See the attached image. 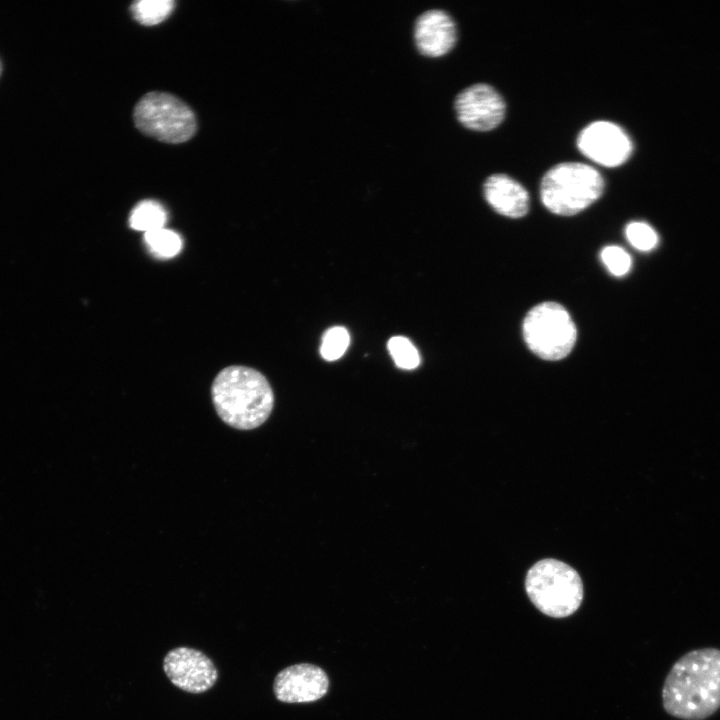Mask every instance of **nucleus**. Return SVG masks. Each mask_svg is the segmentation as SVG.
<instances>
[{
  "instance_id": "20",
  "label": "nucleus",
  "mask_w": 720,
  "mask_h": 720,
  "mask_svg": "<svg viewBox=\"0 0 720 720\" xmlns=\"http://www.w3.org/2000/svg\"><path fill=\"white\" fill-rule=\"evenodd\" d=\"M0 72H1V63H0Z\"/></svg>"
},
{
  "instance_id": "16",
  "label": "nucleus",
  "mask_w": 720,
  "mask_h": 720,
  "mask_svg": "<svg viewBox=\"0 0 720 720\" xmlns=\"http://www.w3.org/2000/svg\"><path fill=\"white\" fill-rule=\"evenodd\" d=\"M349 343L350 336L346 328L332 327L322 337L320 354L327 361L337 360L345 353Z\"/></svg>"
},
{
  "instance_id": "17",
  "label": "nucleus",
  "mask_w": 720,
  "mask_h": 720,
  "mask_svg": "<svg viewBox=\"0 0 720 720\" xmlns=\"http://www.w3.org/2000/svg\"><path fill=\"white\" fill-rule=\"evenodd\" d=\"M387 346L390 355L399 368L411 370L419 365V353L411 341L406 337H392L388 341Z\"/></svg>"
},
{
  "instance_id": "11",
  "label": "nucleus",
  "mask_w": 720,
  "mask_h": 720,
  "mask_svg": "<svg viewBox=\"0 0 720 720\" xmlns=\"http://www.w3.org/2000/svg\"><path fill=\"white\" fill-rule=\"evenodd\" d=\"M457 31L452 17L441 9L420 14L414 25V40L418 51L430 57L448 53L455 45Z\"/></svg>"
},
{
  "instance_id": "4",
  "label": "nucleus",
  "mask_w": 720,
  "mask_h": 720,
  "mask_svg": "<svg viewBox=\"0 0 720 720\" xmlns=\"http://www.w3.org/2000/svg\"><path fill=\"white\" fill-rule=\"evenodd\" d=\"M603 190L604 180L595 168L584 163L565 162L544 175L540 197L550 212L570 216L594 203Z\"/></svg>"
},
{
  "instance_id": "10",
  "label": "nucleus",
  "mask_w": 720,
  "mask_h": 720,
  "mask_svg": "<svg viewBox=\"0 0 720 720\" xmlns=\"http://www.w3.org/2000/svg\"><path fill=\"white\" fill-rule=\"evenodd\" d=\"M329 690V677L319 666L299 663L281 670L275 677L273 692L285 703H309L324 697Z\"/></svg>"
},
{
  "instance_id": "14",
  "label": "nucleus",
  "mask_w": 720,
  "mask_h": 720,
  "mask_svg": "<svg viewBox=\"0 0 720 720\" xmlns=\"http://www.w3.org/2000/svg\"><path fill=\"white\" fill-rule=\"evenodd\" d=\"M174 6L172 0H139L131 5V13L140 24L151 26L164 21Z\"/></svg>"
},
{
  "instance_id": "13",
  "label": "nucleus",
  "mask_w": 720,
  "mask_h": 720,
  "mask_svg": "<svg viewBox=\"0 0 720 720\" xmlns=\"http://www.w3.org/2000/svg\"><path fill=\"white\" fill-rule=\"evenodd\" d=\"M167 213L163 206L154 200H143L132 210L129 218L134 230L149 232L164 228Z\"/></svg>"
},
{
  "instance_id": "3",
  "label": "nucleus",
  "mask_w": 720,
  "mask_h": 720,
  "mask_svg": "<svg viewBox=\"0 0 720 720\" xmlns=\"http://www.w3.org/2000/svg\"><path fill=\"white\" fill-rule=\"evenodd\" d=\"M526 593L543 614L563 618L577 611L583 600V583L577 571L556 559L534 564L525 579Z\"/></svg>"
},
{
  "instance_id": "15",
  "label": "nucleus",
  "mask_w": 720,
  "mask_h": 720,
  "mask_svg": "<svg viewBox=\"0 0 720 720\" xmlns=\"http://www.w3.org/2000/svg\"><path fill=\"white\" fill-rule=\"evenodd\" d=\"M144 239L151 251L163 258L174 257L182 248L180 236L165 228L145 232Z\"/></svg>"
},
{
  "instance_id": "8",
  "label": "nucleus",
  "mask_w": 720,
  "mask_h": 720,
  "mask_svg": "<svg viewBox=\"0 0 720 720\" xmlns=\"http://www.w3.org/2000/svg\"><path fill=\"white\" fill-rule=\"evenodd\" d=\"M577 146L590 160L606 167L623 164L631 155L632 142L615 123L595 121L578 135Z\"/></svg>"
},
{
  "instance_id": "7",
  "label": "nucleus",
  "mask_w": 720,
  "mask_h": 720,
  "mask_svg": "<svg viewBox=\"0 0 720 720\" xmlns=\"http://www.w3.org/2000/svg\"><path fill=\"white\" fill-rule=\"evenodd\" d=\"M163 670L176 687L193 694L206 692L218 679L212 660L189 647L170 650L164 657Z\"/></svg>"
},
{
  "instance_id": "6",
  "label": "nucleus",
  "mask_w": 720,
  "mask_h": 720,
  "mask_svg": "<svg viewBox=\"0 0 720 720\" xmlns=\"http://www.w3.org/2000/svg\"><path fill=\"white\" fill-rule=\"evenodd\" d=\"M522 333L527 347L548 361L568 356L577 339V329L570 314L556 302L534 306L523 320Z\"/></svg>"
},
{
  "instance_id": "1",
  "label": "nucleus",
  "mask_w": 720,
  "mask_h": 720,
  "mask_svg": "<svg viewBox=\"0 0 720 720\" xmlns=\"http://www.w3.org/2000/svg\"><path fill=\"white\" fill-rule=\"evenodd\" d=\"M662 705L680 720H706L720 709V649H693L671 667L662 687Z\"/></svg>"
},
{
  "instance_id": "18",
  "label": "nucleus",
  "mask_w": 720,
  "mask_h": 720,
  "mask_svg": "<svg viewBox=\"0 0 720 720\" xmlns=\"http://www.w3.org/2000/svg\"><path fill=\"white\" fill-rule=\"evenodd\" d=\"M625 235L630 244L640 251H650L658 243L657 233L644 222L629 223L625 228Z\"/></svg>"
},
{
  "instance_id": "19",
  "label": "nucleus",
  "mask_w": 720,
  "mask_h": 720,
  "mask_svg": "<svg viewBox=\"0 0 720 720\" xmlns=\"http://www.w3.org/2000/svg\"><path fill=\"white\" fill-rule=\"evenodd\" d=\"M600 257L603 264L614 276H624L631 268L632 261L630 255L619 246H606L602 249Z\"/></svg>"
},
{
  "instance_id": "5",
  "label": "nucleus",
  "mask_w": 720,
  "mask_h": 720,
  "mask_svg": "<svg viewBox=\"0 0 720 720\" xmlns=\"http://www.w3.org/2000/svg\"><path fill=\"white\" fill-rule=\"evenodd\" d=\"M136 128L156 140L179 144L191 139L197 130L192 109L180 98L166 92H149L134 107Z\"/></svg>"
},
{
  "instance_id": "9",
  "label": "nucleus",
  "mask_w": 720,
  "mask_h": 720,
  "mask_svg": "<svg viewBox=\"0 0 720 720\" xmlns=\"http://www.w3.org/2000/svg\"><path fill=\"white\" fill-rule=\"evenodd\" d=\"M455 110L460 123L475 131L496 128L505 116V103L490 85L478 83L462 90L456 97Z\"/></svg>"
},
{
  "instance_id": "12",
  "label": "nucleus",
  "mask_w": 720,
  "mask_h": 720,
  "mask_svg": "<svg viewBox=\"0 0 720 720\" xmlns=\"http://www.w3.org/2000/svg\"><path fill=\"white\" fill-rule=\"evenodd\" d=\"M483 192L488 204L503 216L520 218L528 212L527 190L508 175L494 174L488 177Z\"/></svg>"
},
{
  "instance_id": "2",
  "label": "nucleus",
  "mask_w": 720,
  "mask_h": 720,
  "mask_svg": "<svg viewBox=\"0 0 720 720\" xmlns=\"http://www.w3.org/2000/svg\"><path fill=\"white\" fill-rule=\"evenodd\" d=\"M211 397L222 421L239 430L262 425L274 405L273 391L265 376L245 366L221 370L212 383Z\"/></svg>"
}]
</instances>
